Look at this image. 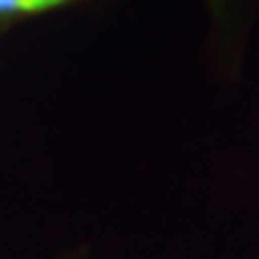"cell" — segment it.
Instances as JSON below:
<instances>
[{"label": "cell", "mask_w": 259, "mask_h": 259, "mask_svg": "<svg viewBox=\"0 0 259 259\" xmlns=\"http://www.w3.org/2000/svg\"><path fill=\"white\" fill-rule=\"evenodd\" d=\"M60 0H0V15L5 12H31L48 5H56Z\"/></svg>", "instance_id": "1"}]
</instances>
